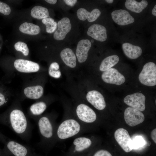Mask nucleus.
I'll use <instances>...</instances> for the list:
<instances>
[{
  "mask_svg": "<svg viewBox=\"0 0 156 156\" xmlns=\"http://www.w3.org/2000/svg\"><path fill=\"white\" fill-rule=\"evenodd\" d=\"M0 122L9 127L22 139L28 140L31 134V126L23 112L18 109L11 111L7 116L0 118Z\"/></svg>",
  "mask_w": 156,
  "mask_h": 156,
  "instance_id": "obj_1",
  "label": "nucleus"
},
{
  "mask_svg": "<svg viewBox=\"0 0 156 156\" xmlns=\"http://www.w3.org/2000/svg\"><path fill=\"white\" fill-rule=\"evenodd\" d=\"M36 120L41 138L40 143L45 144L55 143L57 141L56 131L58 125L55 117L43 116Z\"/></svg>",
  "mask_w": 156,
  "mask_h": 156,
  "instance_id": "obj_2",
  "label": "nucleus"
},
{
  "mask_svg": "<svg viewBox=\"0 0 156 156\" xmlns=\"http://www.w3.org/2000/svg\"><path fill=\"white\" fill-rule=\"evenodd\" d=\"M86 128L74 116L68 117L58 125L56 131L57 140H63L77 136Z\"/></svg>",
  "mask_w": 156,
  "mask_h": 156,
  "instance_id": "obj_3",
  "label": "nucleus"
},
{
  "mask_svg": "<svg viewBox=\"0 0 156 156\" xmlns=\"http://www.w3.org/2000/svg\"><path fill=\"white\" fill-rule=\"evenodd\" d=\"M75 116L85 128L86 125L94 122L97 118L96 114L93 110L83 103L77 105Z\"/></svg>",
  "mask_w": 156,
  "mask_h": 156,
  "instance_id": "obj_4",
  "label": "nucleus"
},
{
  "mask_svg": "<svg viewBox=\"0 0 156 156\" xmlns=\"http://www.w3.org/2000/svg\"><path fill=\"white\" fill-rule=\"evenodd\" d=\"M138 78L143 85L153 86L156 85V65L154 63L149 62L145 64L140 73Z\"/></svg>",
  "mask_w": 156,
  "mask_h": 156,
  "instance_id": "obj_5",
  "label": "nucleus"
},
{
  "mask_svg": "<svg viewBox=\"0 0 156 156\" xmlns=\"http://www.w3.org/2000/svg\"><path fill=\"white\" fill-rule=\"evenodd\" d=\"M115 140L121 148L127 153L133 150L132 140L128 131L125 129L120 128L115 131Z\"/></svg>",
  "mask_w": 156,
  "mask_h": 156,
  "instance_id": "obj_6",
  "label": "nucleus"
},
{
  "mask_svg": "<svg viewBox=\"0 0 156 156\" xmlns=\"http://www.w3.org/2000/svg\"><path fill=\"white\" fill-rule=\"evenodd\" d=\"M124 119L129 126L134 127L143 122L144 116L141 111L131 107H127L124 114Z\"/></svg>",
  "mask_w": 156,
  "mask_h": 156,
  "instance_id": "obj_7",
  "label": "nucleus"
},
{
  "mask_svg": "<svg viewBox=\"0 0 156 156\" xmlns=\"http://www.w3.org/2000/svg\"><path fill=\"white\" fill-rule=\"evenodd\" d=\"M0 140L5 144L8 149L15 156H26L27 148L24 145L11 139L4 137L0 134Z\"/></svg>",
  "mask_w": 156,
  "mask_h": 156,
  "instance_id": "obj_8",
  "label": "nucleus"
},
{
  "mask_svg": "<svg viewBox=\"0 0 156 156\" xmlns=\"http://www.w3.org/2000/svg\"><path fill=\"white\" fill-rule=\"evenodd\" d=\"M145 96L143 94L136 92L126 96L124 102L131 107L141 112L145 109Z\"/></svg>",
  "mask_w": 156,
  "mask_h": 156,
  "instance_id": "obj_9",
  "label": "nucleus"
},
{
  "mask_svg": "<svg viewBox=\"0 0 156 156\" xmlns=\"http://www.w3.org/2000/svg\"><path fill=\"white\" fill-rule=\"evenodd\" d=\"M101 78L106 83L118 86L123 84L125 81L124 76L116 69L113 68L104 71Z\"/></svg>",
  "mask_w": 156,
  "mask_h": 156,
  "instance_id": "obj_10",
  "label": "nucleus"
},
{
  "mask_svg": "<svg viewBox=\"0 0 156 156\" xmlns=\"http://www.w3.org/2000/svg\"><path fill=\"white\" fill-rule=\"evenodd\" d=\"M86 98L90 103L98 110H103L106 107V103L103 96L97 90L89 91L86 95Z\"/></svg>",
  "mask_w": 156,
  "mask_h": 156,
  "instance_id": "obj_11",
  "label": "nucleus"
},
{
  "mask_svg": "<svg viewBox=\"0 0 156 156\" xmlns=\"http://www.w3.org/2000/svg\"><path fill=\"white\" fill-rule=\"evenodd\" d=\"M14 65L18 71L22 73L36 72L38 71L40 69V66L38 63L22 59H18L15 60Z\"/></svg>",
  "mask_w": 156,
  "mask_h": 156,
  "instance_id": "obj_12",
  "label": "nucleus"
},
{
  "mask_svg": "<svg viewBox=\"0 0 156 156\" xmlns=\"http://www.w3.org/2000/svg\"><path fill=\"white\" fill-rule=\"evenodd\" d=\"M57 27V29L53 34L54 38L57 40H62L71 29L70 19L68 17H64L58 22Z\"/></svg>",
  "mask_w": 156,
  "mask_h": 156,
  "instance_id": "obj_13",
  "label": "nucleus"
},
{
  "mask_svg": "<svg viewBox=\"0 0 156 156\" xmlns=\"http://www.w3.org/2000/svg\"><path fill=\"white\" fill-rule=\"evenodd\" d=\"M114 21L118 25L124 26L133 23L134 18L127 10H119L114 11L111 13Z\"/></svg>",
  "mask_w": 156,
  "mask_h": 156,
  "instance_id": "obj_14",
  "label": "nucleus"
},
{
  "mask_svg": "<svg viewBox=\"0 0 156 156\" xmlns=\"http://www.w3.org/2000/svg\"><path fill=\"white\" fill-rule=\"evenodd\" d=\"M91 45V42L88 39L81 40L78 42L76 50V55L79 63H82L86 61Z\"/></svg>",
  "mask_w": 156,
  "mask_h": 156,
  "instance_id": "obj_15",
  "label": "nucleus"
},
{
  "mask_svg": "<svg viewBox=\"0 0 156 156\" xmlns=\"http://www.w3.org/2000/svg\"><path fill=\"white\" fill-rule=\"evenodd\" d=\"M87 34L93 39L100 42L105 41L107 38L106 28L99 24H94L89 27Z\"/></svg>",
  "mask_w": 156,
  "mask_h": 156,
  "instance_id": "obj_16",
  "label": "nucleus"
},
{
  "mask_svg": "<svg viewBox=\"0 0 156 156\" xmlns=\"http://www.w3.org/2000/svg\"><path fill=\"white\" fill-rule=\"evenodd\" d=\"M92 144V140L88 137L83 136L76 137L73 140L72 144L74 152H82L89 148Z\"/></svg>",
  "mask_w": 156,
  "mask_h": 156,
  "instance_id": "obj_17",
  "label": "nucleus"
},
{
  "mask_svg": "<svg viewBox=\"0 0 156 156\" xmlns=\"http://www.w3.org/2000/svg\"><path fill=\"white\" fill-rule=\"evenodd\" d=\"M77 14L79 20L84 21L87 19L89 22H93L100 16L101 12L97 8H95L89 12L84 8H80L77 10Z\"/></svg>",
  "mask_w": 156,
  "mask_h": 156,
  "instance_id": "obj_18",
  "label": "nucleus"
},
{
  "mask_svg": "<svg viewBox=\"0 0 156 156\" xmlns=\"http://www.w3.org/2000/svg\"><path fill=\"white\" fill-rule=\"evenodd\" d=\"M123 51L125 55L132 59H136L141 55L142 50L141 48L129 43H124L122 45Z\"/></svg>",
  "mask_w": 156,
  "mask_h": 156,
  "instance_id": "obj_19",
  "label": "nucleus"
},
{
  "mask_svg": "<svg viewBox=\"0 0 156 156\" xmlns=\"http://www.w3.org/2000/svg\"><path fill=\"white\" fill-rule=\"evenodd\" d=\"M61 58L68 66L71 68H75L77 65L76 57L73 50L69 48H66L60 52Z\"/></svg>",
  "mask_w": 156,
  "mask_h": 156,
  "instance_id": "obj_20",
  "label": "nucleus"
},
{
  "mask_svg": "<svg viewBox=\"0 0 156 156\" xmlns=\"http://www.w3.org/2000/svg\"><path fill=\"white\" fill-rule=\"evenodd\" d=\"M148 5L147 1L145 0L140 2L134 0H127L125 2V7L127 9L136 13L141 12Z\"/></svg>",
  "mask_w": 156,
  "mask_h": 156,
  "instance_id": "obj_21",
  "label": "nucleus"
},
{
  "mask_svg": "<svg viewBox=\"0 0 156 156\" xmlns=\"http://www.w3.org/2000/svg\"><path fill=\"white\" fill-rule=\"evenodd\" d=\"M25 96L28 98L36 99L40 98L44 92L43 88L41 86L37 85L28 87L24 90Z\"/></svg>",
  "mask_w": 156,
  "mask_h": 156,
  "instance_id": "obj_22",
  "label": "nucleus"
},
{
  "mask_svg": "<svg viewBox=\"0 0 156 156\" xmlns=\"http://www.w3.org/2000/svg\"><path fill=\"white\" fill-rule=\"evenodd\" d=\"M119 57L116 55H113L107 57L102 61L99 66L101 71L104 72L116 65L119 61Z\"/></svg>",
  "mask_w": 156,
  "mask_h": 156,
  "instance_id": "obj_23",
  "label": "nucleus"
},
{
  "mask_svg": "<svg viewBox=\"0 0 156 156\" xmlns=\"http://www.w3.org/2000/svg\"><path fill=\"white\" fill-rule=\"evenodd\" d=\"M20 31L23 33L30 35H36L39 33L40 29L39 27L31 23L25 22L19 27Z\"/></svg>",
  "mask_w": 156,
  "mask_h": 156,
  "instance_id": "obj_24",
  "label": "nucleus"
},
{
  "mask_svg": "<svg viewBox=\"0 0 156 156\" xmlns=\"http://www.w3.org/2000/svg\"><path fill=\"white\" fill-rule=\"evenodd\" d=\"M31 15L33 18L39 19L48 17L49 12L46 8L40 6H36L33 8L31 12Z\"/></svg>",
  "mask_w": 156,
  "mask_h": 156,
  "instance_id": "obj_25",
  "label": "nucleus"
},
{
  "mask_svg": "<svg viewBox=\"0 0 156 156\" xmlns=\"http://www.w3.org/2000/svg\"><path fill=\"white\" fill-rule=\"evenodd\" d=\"M47 107L46 103L44 102H38L34 103L31 106L30 111L33 116H38L44 112Z\"/></svg>",
  "mask_w": 156,
  "mask_h": 156,
  "instance_id": "obj_26",
  "label": "nucleus"
},
{
  "mask_svg": "<svg viewBox=\"0 0 156 156\" xmlns=\"http://www.w3.org/2000/svg\"><path fill=\"white\" fill-rule=\"evenodd\" d=\"M42 23L46 27V31L48 33L54 32L57 28V24L54 20L51 18H47L42 20Z\"/></svg>",
  "mask_w": 156,
  "mask_h": 156,
  "instance_id": "obj_27",
  "label": "nucleus"
},
{
  "mask_svg": "<svg viewBox=\"0 0 156 156\" xmlns=\"http://www.w3.org/2000/svg\"><path fill=\"white\" fill-rule=\"evenodd\" d=\"M59 68L60 66L57 63H52L49 68L48 72L49 75L55 78H60L61 75V73Z\"/></svg>",
  "mask_w": 156,
  "mask_h": 156,
  "instance_id": "obj_28",
  "label": "nucleus"
},
{
  "mask_svg": "<svg viewBox=\"0 0 156 156\" xmlns=\"http://www.w3.org/2000/svg\"><path fill=\"white\" fill-rule=\"evenodd\" d=\"M14 47L16 50L21 51L24 55L27 56L28 55L29 49L27 44L25 43L18 41L15 44Z\"/></svg>",
  "mask_w": 156,
  "mask_h": 156,
  "instance_id": "obj_29",
  "label": "nucleus"
},
{
  "mask_svg": "<svg viewBox=\"0 0 156 156\" xmlns=\"http://www.w3.org/2000/svg\"><path fill=\"white\" fill-rule=\"evenodd\" d=\"M11 11L10 8L8 5L0 1V12L5 15H8L10 14Z\"/></svg>",
  "mask_w": 156,
  "mask_h": 156,
  "instance_id": "obj_30",
  "label": "nucleus"
},
{
  "mask_svg": "<svg viewBox=\"0 0 156 156\" xmlns=\"http://www.w3.org/2000/svg\"><path fill=\"white\" fill-rule=\"evenodd\" d=\"M142 138H141L138 137L133 140H132L133 149L138 148L140 147H142L144 145L143 139Z\"/></svg>",
  "mask_w": 156,
  "mask_h": 156,
  "instance_id": "obj_31",
  "label": "nucleus"
},
{
  "mask_svg": "<svg viewBox=\"0 0 156 156\" xmlns=\"http://www.w3.org/2000/svg\"><path fill=\"white\" fill-rule=\"evenodd\" d=\"M93 156H112L111 154L107 151L100 150L96 151Z\"/></svg>",
  "mask_w": 156,
  "mask_h": 156,
  "instance_id": "obj_32",
  "label": "nucleus"
},
{
  "mask_svg": "<svg viewBox=\"0 0 156 156\" xmlns=\"http://www.w3.org/2000/svg\"><path fill=\"white\" fill-rule=\"evenodd\" d=\"M64 2L67 5L71 7L73 6L77 1V0H64Z\"/></svg>",
  "mask_w": 156,
  "mask_h": 156,
  "instance_id": "obj_33",
  "label": "nucleus"
},
{
  "mask_svg": "<svg viewBox=\"0 0 156 156\" xmlns=\"http://www.w3.org/2000/svg\"><path fill=\"white\" fill-rule=\"evenodd\" d=\"M151 137L154 142L156 143V129L153 130L151 133Z\"/></svg>",
  "mask_w": 156,
  "mask_h": 156,
  "instance_id": "obj_34",
  "label": "nucleus"
},
{
  "mask_svg": "<svg viewBox=\"0 0 156 156\" xmlns=\"http://www.w3.org/2000/svg\"><path fill=\"white\" fill-rule=\"evenodd\" d=\"M5 102L6 101L4 95L0 93V106L4 105Z\"/></svg>",
  "mask_w": 156,
  "mask_h": 156,
  "instance_id": "obj_35",
  "label": "nucleus"
},
{
  "mask_svg": "<svg viewBox=\"0 0 156 156\" xmlns=\"http://www.w3.org/2000/svg\"><path fill=\"white\" fill-rule=\"evenodd\" d=\"M45 1L47 3L52 4H55L57 2L56 0H45Z\"/></svg>",
  "mask_w": 156,
  "mask_h": 156,
  "instance_id": "obj_36",
  "label": "nucleus"
},
{
  "mask_svg": "<svg viewBox=\"0 0 156 156\" xmlns=\"http://www.w3.org/2000/svg\"><path fill=\"white\" fill-rule=\"evenodd\" d=\"M152 14L154 16H156V5H155L152 10Z\"/></svg>",
  "mask_w": 156,
  "mask_h": 156,
  "instance_id": "obj_37",
  "label": "nucleus"
},
{
  "mask_svg": "<svg viewBox=\"0 0 156 156\" xmlns=\"http://www.w3.org/2000/svg\"><path fill=\"white\" fill-rule=\"evenodd\" d=\"M105 1L108 3H111L113 2L114 1L113 0H106Z\"/></svg>",
  "mask_w": 156,
  "mask_h": 156,
  "instance_id": "obj_38",
  "label": "nucleus"
},
{
  "mask_svg": "<svg viewBox=\"0 0 156 156\" xmlns=\"http://www.w3.org/2000/svg\"><path fill=\"white\" fill-rule=\"evenodd\" d=\"M151 144V142L150 141H148L147 142V145L148 146H150Z\"/></svg>",
  "mask_w": 156,
  "mask_h": 156,
  "instance_id": "obj_39",
  "label": "nucleus"
}]
</instances>
